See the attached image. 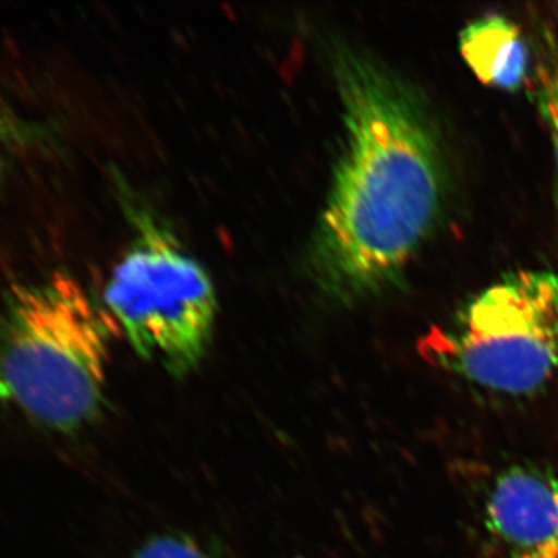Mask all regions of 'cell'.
I'll return each instance as SVG.
<instances>
[{
  "label": "cell",
  "mask_w": 558,
  "mask_h": 558,
  "mask_svg": "<svg viewBox=\"0 0 558 558\" xmlns=\"http://www.w3.org/2000/svg\"><path fill=\"white\" fill-rule=\"evenodd\" d=\"M50 132L13 95L0 90V191L14 170L44 145Z\"/></svg>",
  "instance_id": "obj_7"
},
{
  "label": "cell",
  "mask_w": 558,
  "mask_h": 558,
  "mask_svg": "<svg viewBox=\"0 0 558 558\" xmlns=\"http://www.w3.org/2000/svg\"><path fill=\"white\" fill-rule=\"evenodd\" d=\"M436 365L498 396L534 395L558 374V274L519 270L422 340Z\"/></svg>",
  "instance_id": "obj_3"
},
{
  "label": "cell",
  "mask_w": 558,
  "mask_h": 558,
  "mask_svg": "<svg viewBox=\"0 0 558 558\" xmlns=\"http://www.w3.org/2000/svg\"><path fill=\"white\" fill-rule=\"evenodd\" d=\"M109 330L72 275L14 284L0 301V402L58 435L87 427L105 398Z\"/></svg>",
  "instance_id": "obj_2"
},
{
  "label": "cell",
  "mask_w": 558,
  "mask_h": 558,
  "mask_svg": "<svg viewBox=\"0 0 558 558\" xmlns=\"http://www.w3.org/2000/svg\"><path fill=\"white\" fill-rule=\"evenodd\" d=\"M459 51L473 75L488 87L519 90L529 75V51L520 28L490 14L469 24L459 35Z\"/></svg>",
  "instance_id": "obj_6"
},
{
  "label": "cell",
  "mask_w": 558,
  "mask_h": 558,
  "mask_svg": "<svg viewBox=\"0 0 558 558\" xmlns=\"http://www.w3.org/2000/svg\"><path fill=\"white\" fill-rule=\"evenodd\" d=\"M486 529L508 558H558V472L517 465L484 502Z\"/></svg>",
  "instance_id": "obj_5"
},
{
  "label": "cell",
  "mask_w": 558,
  "mask_h": 558,
  "mask_svg": "<svg viewBox=\"0 0 558 558\" xmlns=\"http://www.w3.org/2000/svg\"><path fill=\"white\" fill-rule=\"evenodd\" d=\"M132 558H213L199 543L182 535L150 538Z\"/></svg>",
  "instance_id": "obj_9"
},
{
  "label": "cell",
  "mask_w": 558,
  "mask_h": 558,
  "mask_svg": "<svg viewBox=\"0 0 558 558\" xmlns=\"http://www.w3.org/2000/svg\"><path fill=\"white\" fill-rule=\"evenodd\" d=\"M534 97L539 116L548 130L558 179V46L548 43L539 53L535 68Z\"/></svg>",
  "instance_id": "obj_8"
},
{
  "label": "cell",
  "mask_w": 558,
  "mask_h": 558,
  "mask_svg": "<svg viewBox=\"0 0 558 558\" xmlns=\"http://www.w3.org/2000/svg\"><path fill=\"white\" fill-rule=\"evenodd\" d=\"M134 222V241L105 289L106 311L138 355L183 376L211 340L215 286L167 227L143 211Z\"/></svg>",
  "instance_id": "obj_4"
},
{
  "label": "cell",
  "mask_w": 558,
  "mask_h": 558,
  "mask_svg": "<svg viewBox=\"0 0 558 558\" xmlns=\"http://www.w3.org/2000/svg\"><path fill=\"white\" fill-rule=\"evenodd\" d=\"M341 153L311 248L328 299L352 304L395 288L429 240L447 199L442 142L421 95L368 53H333Z\"/></svg>",
  "instance_id": "obj_1"
}]
</instances>
